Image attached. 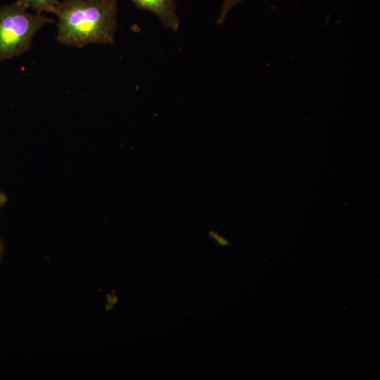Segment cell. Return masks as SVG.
Returning <instances> with one entry per match:
<instances>
[{
    "mask_svg": "<svg viewBox=\"0 0 380 380\" xmlns=\"http://www.w3.org/2000/svg\"><path fill=\"white\" fill-rule=\"evenodd\" d=\"M117 0H64L53 11L56 40L82 48L89 44H112L117 26Z\"/></svg>",
    "mask_w": 380,
    "mask_h": 380,
    "instance_id": "cell-1",
    "label": "cell"
},
{
    "mask_svg": "<svg viewBox=\"0 0 380 380\" xmlns=\"http://www.w3.org/2000/svg\"><path fill=\"white\" fill-rule=\"evenodd\" d=\"M42 13H31L16 1L0 8V60L19 56L31 46L34 34L53 23Z\"/></svg>",
    "mask_w": 380,
    "mask_h": 380,
    "instance_id": "cell-2",
    "label": "cell"
},
{
    "mask_svg": "<svg viewBox=\"0 0 380 380\" xmlns=\"http://www.w3.org/2000/svg\"><path fill=\"white\" fill-rule=\"evenodd\" d=\"M139 8L148 10L162 22L165 27L177 30L179 26L175 0H130Z\"/></svg>",
    "mask_w": 380,
    "mask_h": 380,
    "instance_id": "cell-3",
    "label": "cell"
},
{
    "mask_svg": "<svg viewBox=\"0 0 380 380\" xmlns=\"http://www.w3.org/2000/svg\"><path fill=\"white\" fill-rule=\"evenodd\" d=\"M26 8H31L38 13H53L59 1L58 0H18Z\"/></svg>",
    "mask_w": 380,
    "mask_h": 380,
    "instance_id": "cell-4",
    "label": "cell"
},
{
    "mask_svg": "<svg viewBox=\"0 0 380 380\" xmlns=\"http://www.w3.org/2000/svg\"><path fill=\"white\" fill-rule=\"evenodd\" d=\"M243 0H224L220 15L218 18L217 23L222 24L225 20L226 16L228 12L232 9L233 6L238 4Z\"/></svg>",
    "mask_w": 380,
    "mask_h": 380,
    "instance_id": "cell-5",
    "label": "cell"
},
{
    "mask_svg": "<svg viewBox=\"0 0 380 380\" xmlns=\"http://www.w3.org/2000/svg\"><path fill=\"white\" fill-rule=\"evenodd\" d=\"M210 236L219 245L221 246H226L229 245V243L227 239L218 234L215 232H210Z\"/></svg>",
    "mask_w": 380,
    "mask_h": 380,
    "instance_id": "cell-6",
    "label": "cell"
},
{
    "mask_svg": "<svg viewBox=\"0 0 380 380\" xmlns=\"http://www.w3.org/2000/svg\"><path fill=\"white\" fill-rule=\"evenodd\" d=\"M8 201V198L6 194L0 191V208L4 206L6 203Z\"/></svg>",
    "mask_w": 380,
    "mask_h": 380,
    "instance_id": "cell-7",
    "label": "cell"
},
{
    "mask_svg": "<svg viewBox=\"0 0 380 380\" xmlns=\"http://www.w3.org/2000/svg\"><path fill=\"white\" fill-rule=\"evenodd\" d=\"M4 252V246L2 240L0 239V263L2 259V256Z\"/></svg>",
    "mask_w": 380,
    "mask_h": 380,
    "instance_id": "cell-8",
    "label": "cell"
}]
</instances>
